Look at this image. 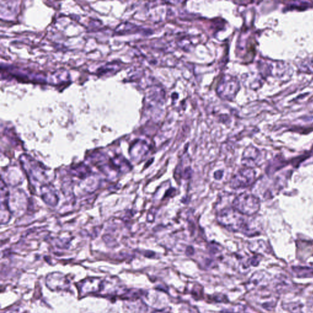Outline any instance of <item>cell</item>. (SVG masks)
I'll use <instances>...</instances> for the list:
<instances>
[{"label":"cell","mask_w":313,"mask_h":313,"mask_svg":"<svg viewBox=\"0 0 313 313\" xmlns=\"http://www.w3.org/2000/svg\"><path fill=\"white\" fill-rule=\"evenodd\" d=\"M260 152L256 148H247L242 157V163L247 168H252V167L257 165L260 159Z\"/></svg>","instance_id":"4"},{"label":"cell","mask_w":313,"mask_h":313,"mask_svg":"<svg viewBox=\"0 0 313 313\" xmlns=\"http://www.w3.org/2000/svg\"><path fill=\"white\" fill-rule=\"evenodd\" d=\"M255 180V172L253 168H246L239 170L230 181L231 187L233 189H241L248 187Z\"/></svg>","instance_id":"3"},{"label":"cell","mask_w":313,"mask_h":313,"mask_svg":"<svg viewBox=\"0 0 313 313\" xmlns=\"http://www.w3.org/2000/svg\"><path fill=\"white\" fill-rule=\"evenodd\" d=\"M242 214L234 208H225L217 214L219 224L232 232L240 231L246 228V223Z\"/></svg>","instance_id":"1"},{"label":"cell","mask_w":313,"mask_h":313,"mask_svg":"<svg viewBox=\"0 0 313 313\" xmlns=\"http://www.w3.org/2000/svg\"><path fill=\"white\" fill-rule=\"evenodd\" d=\"M232 207L242 215L251 216L260 210V201L255 195L243 193L234 199Z\"/></svg>","instance_id":"2"}]
</instances>
